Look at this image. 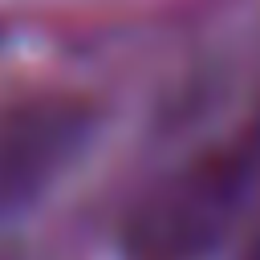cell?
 <instances>
[{
    "instance_id": "2",
    "label": "cell",
    "mask_w": 260,
    "mask_h": 260,
    "mask_svg": "<svg viewBox=\"0 0 260 260\" xmlns=\"http://www.w3.org/2000/svg\"><path fill=\"white\" fill-rule=\"evenodd\" d=\"M98 130V110L77 93H32L0 106V219L37 203L69 175Z\"/></svg>"
},
{
    "instance_id": "3",
    "label": "cell",
    "mask_w": 260,
    "mask_h": 260,
    "mask_svg": "<svg viewBox=\"0 0 260 260\" xmlns=\"http://www.w3.org/2000/svg\"><path fill=\"white\" fill-rule=\"evenodd\" d=\"M248 260H260V223H256V236H252V252H248Z\"/></svg>"
},
{
    "instance_id": "1",
    "label": "cell",
    "mask_w": 260,
    "mask_h": 260,
    "mask_svg": "<svg viewBox=\"0 0 260 260\" xmlns=\"http://www.w3.org/2000/svg\"><path fill=\"white\" fill-rule=\"evenodd\" d=\"M260 203V118L199 146L126 211L122 260H211Z\"/></svg>"
}]
</instances>
